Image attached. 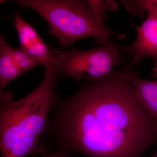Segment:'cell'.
Instances as JSON below:
<instances>
[{
	"instance_id": "obj_9",
	"label": "cell",
	"mask_w": 157,
	"mask_h": 157,
	"mask_svg": "<svg viewBox=\"0 0 157 157\" xmlns=\"http://www.w3.org/2000/svg\"><path fill=\"white\" fill-rule=\"evenodd\" d=\"M121 2L129 13L141 17L147 11L157 12V0H124Z\"/></svg>"
},
{
	"instance_id": "obj_11",
	"label": "cell",
	"mask_w": 157,
	"mask_h": 157,
	"mask_svg": "<svg viewBox=\"0 0 157 157\" xmlns=\"http://www.w3.org/2000/svg\"><path fill=\"white\" fill-rule=\"evenodd\" d=\"M39 155L41 157H73L68 155L63 151L52 153L48 151L44 146L41 145Z\"/></svg>"
},
{
	"instance_id": "obj_5",
	"label": "cell",
	"mask_w": 157,
	"mask_h": 157,
	"mask_svg": "<svg viewBox=\"0 0 157 157\" xmlns=\"http://www.w3.org/2000/svg\"><path fill=\"white\" fill-rule=\"evenodd\" d=\"M137 38L128 47H123L126 53L132 56L128 70H131L144 56L150 57L157 63V12L148 11L147 17L142 25L135 26Z\"/></svg>"
},
{
	"instance_id": "obj_8",
	"label": "cell",
	"mask_w": 157,
	"mask_h": 157,
	"mask_svg": "<svg viewBox=\"0 0 157 157\" xmlns=\"http://www.w3.org/2000/svg\"><path fill=\"white\" fill-rule=\"evenodd\" d=\"M11 46L0 36V89L3 90L9 82L22 75L11 53Z\"/></svg>"
},
{
	"instance_id": "obj_1",
	"label": "cell",
	"mask_w": 157,
	"mask_h": 157,
	"mask_svg": "<svg viewBox=\"0 0 157 157\" xmlns=\"http://www.w3.org/2000/svg\"><path fill=\"white\" fill-rule=\"evenodd\" d=\"M53 127L63 147L89 157H141L157 143V121L121 72L63 102Z\"/></svg>"
},
{
	"instance_id": "obj_7",
	"label": "cell",
	"mask_w": 157,
	"mask_h": 157,
	"mask_svg": "<svg viewBox=\"0 0 157 157\" xmlns=\"http://www.w3.org/2000/svg\"><path fill=\"white\" fill-rule=\"evenodd\" d=\"M121 72L134 86L137 97L149 113L157 121V79L140 78L128 70Z\"/></svg>"
},
{
	"instance_id": "obj_2",
	"label": "cell",
	"mask_w": 157,
	"mask_h": 157,
	"mask_svg": "<svg viewBox=\"0 0 157 157\" xmlns=\"http://www.w3.org/2000/svg\"><path fill=\"white\" fill-rule=\"evenodd\" d=\"M60 72L55 60L45 70L40 85L28 95L14 101L12 93L0 91V149L2 157L39 154L41 136L56 102V85Z\"/></svg>"
},
{
	"instance_id": "obj_13",
	"label": "cell",
	"mask_w": 157,
	"mask_h": 157,
	"mask_svg": "<svg viewBox=\"0 0 157 157\" xmlns=\"http://www.w3.org/2000/svg\"><path fill=\"white\" fill-rule=\"evenodd\" d=\"M151 157H157V148L155 150V151L154 152L153 154Z\"/></svg>"
},
{
	"instance_id": "obj_3",
	"label": "cell",
	"mask_w": 157,
	"mask_h": 157,
	"mask_svg": "<svg viewBox=\"0 0 157 157\" xmlns=\"http://www.w3.org/2000/svg\"><path fill=\"white\" fill-rule=\"evenodd\" d=\"M22 8L33 9L46 21L63 49L80 39L94 38L103 44L112 36L122 39L104 25L105 11L81 0H18Z\"/></svg>"
},
{
	"instance_id": "obj_4",
	"label": "cell",
	"mask_w": 157,
	"mask_h": 157,
	"mask_svg": "<svg viewBox=\"0 0 157 157\" xmlns=\"http://www.w3.org/2000/svg\"><path fill=\"white\" fill-rule=\"evenodd\" d=\"M59 71L64 76L91 82L102 80L116 73L123 57L120 48L109 39L100 47L86 50H57Z\"/></svg>"
},
{
	"instance_id": "obj_12",
	"label": "cell",
	"mask_w": 157,
	"mask_h": 157,
	"mask_svg": "<svg viewBox=\"0 0 157 157\" xmlns=\"http://www.w3.org/2000/svg\"><path fill=\"white\" fill-rule=\"evenodd\" d=\"M152 75L154 77H157V63L155 64L154 67L153 69Z\"/></svg>"
},
{
	"instance_id": "obj_10",
	"label": "cell",
	"mask_w": 157,
	"mask_h": 157,
	"mask_svg": "<svg viewBox=\"0 0 157 157\" xmlns=\"http://www.w3.org/2000/svg\"><path fill=\"white\" fill-rule=\"evenodd\" d=\"M11 53L22 74L33 68L42 65L39 60L20 48L16 49L11 47Z\"/></svg>"
},
{
	"instance_id": "obj_6",
	"label": "cell",
	"mask_w": 157,
	"mask_h": 157,
	"mask_svg": "<svg viewBox=\"0 0 157 157\" xmlns=\"http://www.w3.org/2000/svg\"><path fill=\"white\" fill-rule=\"evenodd\" d=\"M14 25L19 36V48L39 60L45 67V70L48 69L53 62V50L50 49L34 28L18 12L14 17Z\"/></svg>"
}]
</instances>
